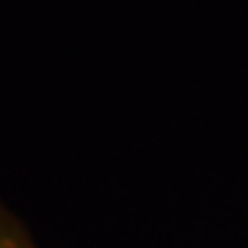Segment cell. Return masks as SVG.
Here are the masks:
<instances>
[{"label": "cell", "instance_id": "1", "mask_svg": "<svg viewBox=\"0 0 248 248\" xmlns=\"http://www.w3.org/2000/svg\"><path fill=\"white\" fill-rule=\"evenodd\" d=\"M0 248H19V243L11 234H6V232L0 229Z\"/></svg>", "mask_w": 248, "mask_h": 248}]
</instances>
